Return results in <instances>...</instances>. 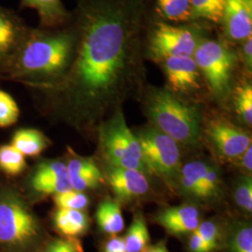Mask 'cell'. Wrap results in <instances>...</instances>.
Returning <instances> with one entry per match:
<instances>
[{
	"mask_svg": "<svg viewBox=\"0 0 252 252\" xmlns=\"http://www.w3.org/2000/svg\"><path fill=\"white\" fill-rule=\"evenodd\" d=\"M71 23L72 63L50 88L64 92L76 107L103 110L122 98L143 68L146 0H76Z\"/></svg>",
	"mask_w": 252,
	"mask_h": 252,
	"instance_id": "obj_1",
	"label": "cell"
},
{
	"mask_svg": "<svg viewBox=\"0 0 252 252\" xmlns=\"http://www.w3.org/2000/svg\"><path fill=\"white\" fill-rule=\"evenodd\" d=\"M75 48L76 32L71 21L58 28L29 27L6 75L53 87L68 71Z\"/></svg>",
	"mask_w": 252,
	"mask_h": 252,
	"instance_id": "obj_2",
	"label": "cell"
},
{
	"mask_svg": "<svg viewBox=\"0 0 252 252\" xmlns=\"http://www.w3.org/2000/svg\"><path fill=\"white\" fill-rule=\"evenodd\" d=\"M144 109L153 127L178 144L191 147L198 143L201 114L196 105L167 88L152 87L145 94Z\"/></svg>",
	"mask_w": 252,
	"mask_h": 252,
	"instance_id": "obj_3",
	"label": "cell"
},
{
	"mask_svg": "<svg viewBox=\"0 0 252 252\" xmlns=\"http://www.w3.org/2000/svg\"><path fill=\"white\" fill-rule=\"evenodd\" d=\"M147 29L145 57L159 63L172 57L192 56L199 44L208 37L209 27L202 22L173 25L156 21Z\"/></svg>",
	"mask_w": 252,
	"mask_h": 252,
	"instance_id": "obj_4",
	"label": "cell"
},
{
	"mask_svg": "<svg viewBox=\"0 0 252 252\" xmlns=\"http://www.w3.org/2000/svg\"><path fill=\"white\" fill-rule=\"evenodd\" d=\"M209 93L220 101L230 93L234 69L239 61L237 51L226 40L204 39L192 55Z\"/></svg>",
	"mask_w": 252,
	"mask_h": 252,
	"instance_id": "obj_5",
	"label": "cell"
},
{
	"mask_svg": "<svg viewBox=\"0 0 252 252\" xmlns=\"http://www.w3.org/2000/svg\"><path fill=\"white\" fill-rule=\"evenodd\" d=\"M100 142L111 166L147 173L137 137L126 125L121 109L101 127Z\"/></svg>",
	"mask_w": 252,
	"mask_h": 252,
	"instance_id": "obj_6",
	"label": "cell"
},
{
	"mask_svg": "<svg viewBox=\"0 0 252 252\" xmlns=\"http://www.w3.org/2000/svg\"><path fill=\"white\" fill-rule=\"evenodd\" d=\"M135 135L147 173L165 181L175 180L180 170L179 144L153 126L145 127Z\"/></svg>",
	"mask_w": 252,
	"mask_h": 252,
	"instance_id": "obj_7",
	"label": "cell"
},
{
	"mask_svg": "<svg viewBox=\"0 0 252 252\" xmlns=\"http://www.w3.org/2000/svg\"><path fill=\"white\" fill-rule=\"evenodd\" d=\"M37 234L36 218L23 201L11 195L0 197V243L23 246Z\"/></svg>",
	"mask_w": 252,
	"mask_h": 252,
	"instance_id": "obj_8",
	"label": "cell"
},
{
	"mask_svg": "<svg viewBox=\"0 0 252 252\" xmlns=\"http://www.w3.org/2000/svg\"><path fill=\"white\" fill-rule=\"evenodd\" d=\"M206 135L217 153L232 161L252 145V135L225 118H210L206 125Z\"/></svg>",
	"mask_w": 252,
	"mask_h": 252,
	"instance_id": "obj_9",
	"label": "cell"
},
{
	"mask_svg": "<svg viewBox=\"0 0 252 252\" xmlns=\"http://www.w3.org/2000/svg\"><path fill=\"white\" fill-rule=\"evenodd\" d=\"M159 64L166 80V88L175 94L181 97L201 90L204 80L192 56L167 58Z\"/></svg>",
	"mask_w": 252,
	"mask_h": 252,
	"instance_id": "obj_10",
	"label": "cell"
},
{
	"mask_svg": "<svg viewBox=\"0 0 252 252\" xmlns=\"http://www.w3.org/2000/svg\"><path fill=\"white\" fill-rule=\"evenodd\" d=\"M28 28L15 11L0 5V74L9 71Z\"/></svg>",
	"mask_w": 252,
	"mask_h": 252,
	"instance_id": "obj_11",
	"label": "cell"
},
{
	"mask_svg": "<svg viewBox=\"0 0 252 252\" xmlns=\"http://www.w3.org/2000/svg\"><path fill=\"white\" fill-rule=\"evenodd\" d=\"M220 25L229 43H240L252 36V0H225Z\"/></svg>",
	"mask_w": 252,
	"mask_h": 252,
	"instance_id": "obj_12",
	"label": "cell"
},
{
	"mask_svg": "<svg viewBox=\"0 0 252 252\" xmlns=\"http://www.w3.org/2000/svg\"><path fill=\"white\" fill-rule=\"evenodd\" d=\"M108 180L113 192L121 201H132L143 197L150 189L146 174L137 170L110 165Z\"/></svg>",
	"mask_w": 252,
	"mask_h": 252,
	"instance_id": "obj_13",
	"label": "cell"
},
{
	"mask_svg": "<svg viewBox=\"0 0 252 252\" xmlns=\"http://www.w3.org/2000/svg\"><path fill=\"white\" fill-rule=\"evenodd\" d=\"M31 184L36 191L46 194H57L72 189L66 164L60 161L38 164Z\"/></svg>",
	"mask_w": 252,
	"mask_h": 252,
	"instance_id": "obj_14",
	"label": "cell"
},
{
	"mask_svg": "<svg viewBox=\"0 0 252 252\" xmlns=\"http://www.w3.org/2000/svg\"><path fill=\"white\" fill-rule=\"evenodd\" d=\"M155 221L173 235L191 234L200 224L198 208L190 205L167 207L157 214Z\"/></svg>",
	"mask_w": 252,
	"mask_h": 252,
	"instance_id": "obj_15",
	"label": "cell"
},
{
	"mask_svg": "<svg viewBox=\"0 0 252 252\" xmlns=\"http://www.w3.org/2000/svg\"><path fill=\"white\" fill-rule=\"evenodd\" d=\"M22 8L33 9L39 19L40 27L58 28L66 26L72 17L63 0H20Z\"/></svg>",
	"mask_w": 252,
	"mask_h": 252,
	"instance_id": "obj_16",
	"label": "cell"
},
{
	"mask_svg": "<svg viewBox=\"0 0 252 252\" xmlns=\"http://www.w3.org/2000/svg\"><path fill=\"white\" fill-rule=\"evenodd\" d=\"M89 223V217L83 210L58 208L54 213V227L64 237L77 238L85 234Z\"/></svg>",
	"mask_w": 252,
	"mask_h": 252,
	"instance_id": "obj_17",
	"label": "cell"
},
{
	"mask_svg": "<svg viewBox=\"0 0 252 252\" xmlns=\"http://www.w3.org/2000/svg\"><path fill=\"white\" fill-rule=\"evenodd\" d=\"M95 218L101 231L105 234L117 235L125 228L121 205L113 199H105L100 203Z\"/></svg>",
	"mask_w": 252,
	"mask_h": 252,
	"instance_id": "obj_18",
	"label": "cell"
},
{
	"mask_svg": "<svg viewBox=\"0 0 252 252\" xmlns=\"http://www.w3.org/2000/svg\"><path fill=\"white\" fill-rule=\"evenodd\" d=\"M50 144L51 141L42 132L31 128L18 130L11 140V145L25 156H37Z\"/></svg>",
	"mask_w": 252,
	"mask_h": 252,
	"instance_id": "obj_19",
	"label": "cell"
},
{
	"mask_svg": "<svg viewBox=\"0 0 252 252\" xmlns=\"http://www.w3.org/2000/svg\"><path fill=\"white\" fill-rule=\"evenodd\" d=\"M155 7L164 22L177 25L191 22V0H156Z\"/></svg>",
	"mask_w": 252,
	"mask_h": 252,
	"instance_id": "obj_20",
	"label": "cell"
},
{
	"mask_svg": "<svg viewBox=\"0 0 252 252\" xmlns=\"http://www.w3.org/2000/svg\"><path fill=\"white\" fill-rule=\"evenodd\" d=\"M210 165L204 161H192L180 169V185L187 194L199 199L202 181Z\"/></svg>",
	"mask_w": 252,
	"mask_h": 252,
	"instance_id": "obj_21",
	"label": "cell"
},
{
	"mask_svg": "<svg viewBox=\"0 0 252 252\" xmlns=\"http://www.w3.org/2000/svg\"><path fill=\"white\" fill-rule=\"evenodd\" d=\"M225 0H191V22L220 25Z\"/></svg>",
	"mask_w": 252,
	"mask_h": 252,
	"instance_id": "obj_22",
	"label": "cell"
},
{
	"mask_svg": "<svg viewBox=\"0 0 252 252\" xmlns=\"http://www.w3.org/2000/svg\"><path fill=\"white\" fill-rule=\"evenodd\" d=\"M127 252H141L151 241L144 217L136 214L124 237Z\"/></svg>",
	"mask_w": 252,
	"mask_h": 252,
	"instance_id": "obj_23",
	"label": "cell"
},
{
	"mask_svg": "<svg viewBox=\"0 0 252 252\" xmlns=\"http://www.w3.org/2000/svg\"><path fill=\"white\" fill-rule=\"evenodd\" d=\"M27 167L25 155L12 145L0 147V170L9 176H16Z\"/></svg>",
	"mask_w": 252,
	"mask_h": 252,
	"instance_id": "obj_24",
	"label": "cell"
},
{
	"mask_svg": "<svg viewBox=\"0 0 252 252\" xmlns=\"http://www.w3.org/2000/svg\"><path fill=\"white\" fill-rule=\"evenodd\" d=\"M227 242L228 252H252V225L244 222L234 224Z\"/></svg>",
	"mask_w": 252,
	"mask_h": 252,
	"instance_id": "obj_25",
	"label": "cell"
},
{
	"mask_svg": "<svg viewBox=\"0 0 252 252\" xmlns=\"http://www.w3.org/2000/svg\"><path fill=\"white\" fill-rule=\"evenodd\" d=\"M234 110L244 124L248 126L252 125V83L246 81L240 84L234 92Z\"/></svg>",
	"mask_w": 252,
	"mask_h": 252,
	"instance_id": "obj_26",
	"label": "cell"
},
{
	"mask_svg": "<svg viewBox=\"0 0 252 252\" xmlns=\"http://www.w3.org/2000/svg\"><path fill=\"white\" fill-rule=\"evenodd\" d=\"M54 201L58 208L74 210H84L90 204V200L85 193L75 189L54 194Z\"/></svg>",
	"mask_w": 252,
	"mask_h": 252,
	"instance_id": "obj_27",
	"label": "cell"
},
{
	"mask_svg": "<svg viewBox=\"0 0 252 252\" xmlns=\"http://www.w3.org/2000/svg\"><path fill=\"white\" fill-rule=\"evenodd\" d=\"M234 202L243 212H252V180L251 176H242L236 182L234 190Z\"/></svg>",
	"mask_w": 252,
	"mask_h": 252,
	"instance_id": "obj_28",
	"label": "cell"
},
{
	"mask_svg": "<svg viewBox=\"0 0 252 252\" xmlns=\"http://www.w3.org/2000/svg\"><path fill=\"white\" fill-rule=\"evenodd\" d=\"M68 177L71 188L78 191H83L88 189H95L104 181V177L98 167Z\"/></svg>",
	"mask_w": 252,
	"mask_h": 252,
	"instance_id": "obj_29",
	"label": "cell"
},
{
	"mask_svg": "<svg viewBox=\"0 0 252 252\" xmlns=\"http://www.w3.org/2000/svg\"><path fill=\"white\" fill-rule=\"evenodd\" d=\"M20 109L8 93L0 90V127H8L18 121Z\"/></svg>",
	"mask_w": 252,
	"mask_h": 252,
	"instance_id": "obj_30",
	"label": "cell"
},
{
	"mask_svg": "<svg viewBox=\"0 0 252 252\" xmlns=\"http://www.w3.org/2000/svg\"><path fill=\"white\" fill-rule=\"evenodd\" d=\"M220 172L216 166L210 165L202 181L199 199L208 200L218 197L220 190Z\"/></svg>",
	"mask_w": 252,
	"mask_h": 252,
	"instance_id": "obj_31",
	"label": "cell"
},
{
	"mask_svg": "<svg viewBox=\"0 0 252 252\" xmlns=\"http://www.w3.org/2000/svg\"><path fill=\"white\" fill-rule=\"evenodd\" d=\"M194 231L203 239L210 252H215L220 248L221 232L215 222L210 220L200 222Z\"/></svg>",
	"mask_w": 252,
	"mask_h": 252,
	"instance_id": "obj_32",
	"label": "cell"
},
{
	"mask_svg": "<svg viewBox=\"0 0 252 252\" xmlns=\"http://www.w3.org/2000/svg\"><path fill=\"white\" fill-rule=\"evenodd\" d=\"M45 252H84L81 242L77 238L64 237L55 239L49 244Z\"/></svg>",
	"mask_w": 252,
	"mask_h": 252,
	"instance_id": "obj_33",
	"label": "cell"
},
{
	"mask_svg": "<svg viewBox=\"0 0 252 252\" xmlns=\"http://www.w3.org/2000/svg\"><path fill=\"white\" fill-rule=\"evenodd\" d=\"M252 36H250L239 43V49L237 50L239 60L242 61L247 71L250 73L252 72Z\"/></svg>",
	"mask_w": 252,
	"mask_h": 252,
	"instance_id": "obj_34",
	"label": "cell"
},
{
	"mask_svg": "<svg viewBox=\"0 0 252 252\" xmlns=\"http://www.w3.org/2000/svg\"><path fill=\"white\" fill-rule=\"evenodd\" d=\"M234 165L246 174V176H251L252 170V145L244 152L240 156L234 160Z\"/></svg>",
	"mask_w": 252,
	"mask_h": 252,
	"instance_id": "obj_35",
	"label": "cell"
},
{
	"mask_svg": "<svg viewBox=\"0 0 252 252\" xmlns=\"http://www.w3.org/2000/svg\"><path fill=\"white\" fill-rule=\"evenodd\" d=\"M101 252H127L124 237L111 235V237L103 244Z\"/></svg>",
	"mask_w": 252,
	"mask_h": 252,
	"instance_id": "obj_36",
	"label": "cell"
},
{
	"mask_svg": "<svg viewBox=\"0 0 252 252\" xmlns=\"http://www.w3.org/2000/svg\"><path fill=\"white\" fill-rule=\"evenodd\" d=\"M189 252H211L198 234L193 231L189 239Z\"/></svg>",
	"mask_w": 252,
	"mask_h": 252,
	"instance_id": "obj_37",
	"label": "cell"
},
{
	"mask_svg": "<svg viewBox=\"0 0 252 252\" xmlns=\"http://www.w3.org/2000/svg\"><path fill=\"white\" fill-rule=\"evenodd\" d=\"M141 252H168V250L164 242H160L152 246H147Z\"/></svg>",
	"mask_w": 252,
	"mask_h": 252,
	"instance_id": "obj_38",
	"label": "cell"
},
{
	"mask_svg": "<svg viewBox=\"0 0 252 252\" xmlns=\"http://www.w3.org/2000/svg\"><path fill=\"white\" fill-rule=\"evenodd\" d=\"M0 79H1V77H0Z\"/></svg>",
	"mask_w": 252,
	"mask_h": 252,
	"instance_id": "obj_39",
	"label": "cell"
}]
</instances>
